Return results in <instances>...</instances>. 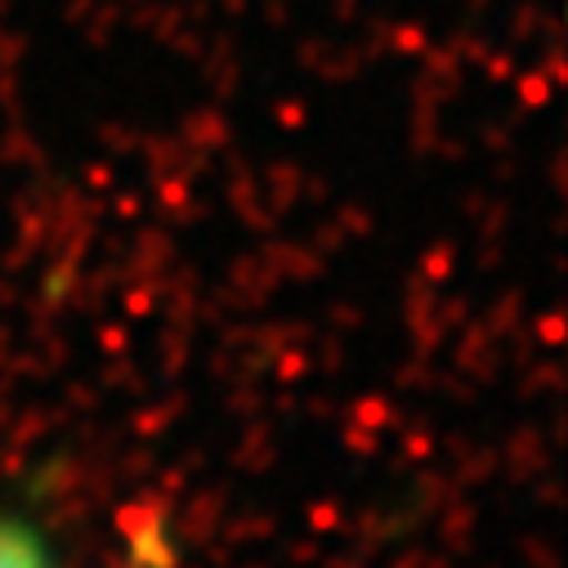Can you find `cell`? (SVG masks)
<instances>
[{
    "label": "cell",
    "mask_w": 568,
    "mask_h": 568,
    "mask_svg": "<svg viewBox=\"0 0 568 568\" xmlns=\"http://www.w3.org/2000/svg\"><path fill=\"white\" fill-rule=\"evenodd\" d=\"M0 568H54V559L28 524L0 519Z\"/></svg>",
    "instance_id": "cell-1"
}]
</instances>
